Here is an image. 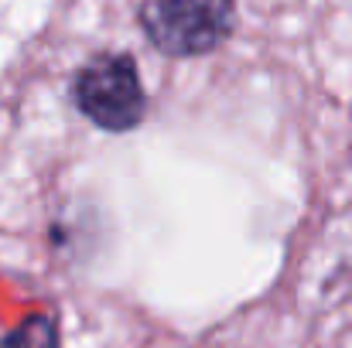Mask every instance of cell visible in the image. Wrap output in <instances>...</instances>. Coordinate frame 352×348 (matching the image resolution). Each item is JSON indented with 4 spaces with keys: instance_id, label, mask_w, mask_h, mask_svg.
Returning <instances> with one entry per match:
<instances>
[{
    "instance_id": "3",
    "label": "cell",
    "mask_w": 352,
    "mask_h": 348,
    "mask_svg": "<svg viewBox=\"0 0 352 348\" xmlns=\"http://www.w3.org/2000/svg\"><path fill=\"white\" fill-rule=\"evenodd\" d=\"M0 348H58V321L55 314H31L14 332L0 338Z\"/></svg>"
},
{
    "instance_id": "2",
    "label": "cell",
    "mask_w": 352,
    "mask_h": 348,
    "mask_svg": "<svg viewBox=\"0 0 352 348\" xmlns=\"http://www.w3.org/2000/svg\"><path fill=\"white\" fill-rule=\"evenodd\" d=\"M72 103L93 126L130 133L147 116V93L130 51H96L72 76Z\"/></svg>"
},
{
    "instance_id": "1",
    "label": "cell",
    "mask_w": 352,
    "mask_h": 348,
    "mask_svg": "<svg viewBox=\"0 0 352 348\" xmlns=\"http://www.w3.org/2000/svg\"><path fill=\"white\" fill-rule=\"evenodd\" d=\"M236 0H140L137 24L164 58H202L236 31Z\"/></svg>"
}]
</instances>
